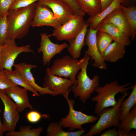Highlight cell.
Masks as SVG:
<instances>
[{
	"mask_svg": "<svg viewBox=\"0 0 136 136\" xmlns=\"http://www.w3.org/2000/svg\"><path fill=\"white\" fill-rule=\"evenodd\" d=\"M1 112V110L0 108V113ZM6 130L4 127L2 123L1 122L0 118V136H3L4 133L6 131Z\"/></svg>",
	"mask_w": 136,
	"mask_h": 136,
	"instance_id": "obj_38",
	"label": "cell"
},
{
	"mask_svg": "<svg viewBox=\"0 0 136 136\" xmlns=\"http://www.w3.org/2000/svg\"><path fill=\"white\" fill-rule=\"evenodd\" d=\"M81 69L80 60L66 55L61 58L54 60L49 70L54 75L69 78L73 82L74 85H75L77 84L76 76Z\"/></svg>",
	"mask_w": 136,
	"mask_h": 136,
	"instance_id": "obj_6",
	"label": "cell"
},
{
	"mask_svg": "<svg viewBox=\"0 0 136 136\" xmlns=\"http://www.w3.org/2000/svg\"><path fill=\"white\" fill-rule=\"evenodd\" d=\"M42 0H15L10 9H16L28 6L36 2Z\"/></svg>",
	"mask_w": 136,
	"mask_h": 136,
	"instance_id": "obj_34",
	"label": "cell"
},
{
	"mask_svg": "<svg viewBox=\"0 0 136 136\" xmlns=\"http://www.w3.org/2000/svg\"><path fill=\"white\" fill-rule=\"evenodd\" d=\"M15 0H0V17L8 13Z\"/></svg>",
	"mask_w": 136,
	"mask_h": 136,
	"instance_id": "obj_33",
	"label": "cell"
},
{
	"mask_svg": "<svg viewBox=\"0 0 136 136\" xmlns=\"http://www.w3.org/2000/svg\"><path fill=\"white\" fill-rule=\"evenodd\" d=\"M101 5L100 12L107 8L111 3L113 0H100Z\"/></svg>",
	"mask_w": 136,
	"mask_h": 136,
	"instance_id": "obj_37",
	"label": "cell"
},
{
	"mask_svg": "<svg viewBox=\"0 0 136 136\" xmlns=\"http://www.w3.org/2000/svg\"><path fill=\"white\" fill-rule=\"evenodd\" d=\"M30 125L21 126L19 130L8 132L5 135L7 136H39L43 130V128H31Z\"/></svg>",
	"mask_w": 136,
	"mask_h": 136,
	"instance_id": "obj_29",
	"label": "cell"
},
{
	"mask_svg": "<svg viewBox=\"0 0 136 136\" xmlns=\"http://www.w3.org/2000/svg\"><path fill=\"white\" fill-rule=\"evenodd\" d=\"M121 121L117 130L118 136H135V131L131 130L136 129V105Z\"/></svg>",
	"mask_w": 136,
	"mask_h": 136,
	"instance_id": "obj_18",
	"label": "cell"
},
{
	"mask_svg": "<svg viewBox=\"0 0 136 136\" xmlns=\"http://www.w3.org/2000/svg\"><path fill=\"white\" fill-rule=\"evenodd\" d=\"M0 99L4 105L2 124L8 132L15 130L20 118L19 112L15 103L4 92L0 90Z\"/></svg>",
	"mask_w": 136,
	"mask_h": 136,
	"instance_id": "obj_9",
	"label": "cell"
},
{
	"mask_svg": "<svg viewBox=\"0 0 136 136\" xmlns=\"http://www.w3.org/2000/svg\"><path fill=\"white\" fill-rule=\"evenodd\" d=\"M97 45L101 56L107 47L113 41L111 36L107 33L98 30L96 34Z\"/></svg>",
	"mask_w": 136,
	"mask_h": 136,
	"instance_id": "obj_28",
	"label": "cell"
},
{
	"mask_svg": "<svg viewBox=\"0 0 136 136\" xmlns=\"http://www.w3.org/2000/svg\"><path fill=\"white\" fill-rule=\"evenodd\" d=\"M46 72L43 87L54 91L58 95H63L70 92L71 90L70 87L74 84L72 80L53 75L50 72L48 67Z\"/></svg>",
	"mask_w": 136,
	"mask_h": 136,
	"instance_id": "obj_11",
	"label": "cell"
},
{
	"mask_svg": "<svg viewBox=\"0 0 136 136\" xmlns=\"http://www.w3.org/2000/svg\"><path fill=\"white\" fill-rule=\"evenodd\" d=\"M90 56L85 55L80 60L81 71L76 75L77 84L71 88L75 97H79L83 103L86 102L95 89L99 86L100 78L96 75L91 79L88 76L87 68Z\"/></svg>",
	"mask_w": 136,
	"mask_h": 136,
	"instance_id": "obj_3",
	"label": "cell"
},
{
	"mask_svg": "<svg viewBox=\"0 0 136 136\" xmlns=\"http://www.w3.org/2000/svg\"><path fill=\"white\" fill-rule=\"evenodd\" d=\"M125 0H113L105 10L95 15L90 16L86 22L89 24V27L93 29H97L100 23L107 15L116 9L121 7V4Z\"/></svg>",
	"mask_w": 136,
	"mask_h": 136,
	"instance_id": "obj_22",
	"label": "cell"
},
{
	"mask_svg": "<svg viewBox=\"0 0 136 136\" xmlns=\"http://www.w3.org/2000/svg\"><path fill=\"white\" fill-rule=\"evenodd\" d=\"M42 116L41 114L35 111H31L27 113L26 115L28 121L32 123L38 122L41 119Z\"/></svg>",
	"mask_w": 136,
	"mask_h": 136,
	"instance_id": "obj_35",
	"label": "cell"
},
{
	"mask_svg": "<svg viewBox=\"0 0 136 136\" xmlns=\"http://www.w3.org/2000/svg\"><path fill=\"white\" fill-rule=\"evenodd\" d=\"M81 8L89 16L100 13L101 9L100 0H77Z\"/></svg>",
	"mask_w": 136,
	"mask_h": 136,
	"instance_id": "obj_25",
	"label": "cell"
},
{
	"mask_svg": "<svg viewBox=\"0 0 136 136\" xmlns=\"http://www.w3.org/2000/svg\"><path fill=\"white\" fill-rule=\"evenodd\" d=\"M129 93L128 92H124L122 96L118 98L117 103L115 106L104 109L99 116V118L96 123L92 125L87 133L82 135H96L100 134L102 131L112 126L118 127L120 122V104Z\"/></svg>",
	"mask_w": 136,
	"mask_h": 136,
	"instance_id": "obj_4",
	"label": "cell"
},
{
	"mask_svg": "<svg viewBox=\"0 0 136 136\" xmlns=\"http://www.w3.org/2000/svg\"><path fill=\"white\" fill-rule=\"evenodd\" d=\"M37 3L46 5L51 9L55 18L61 25L74 15L70 8L61 0H42Z\"/></svg>",
	"mask_w": 136,
	"mask_h": 136,
	"instance_id": "obj_15",
	"label": "cell"
},
{
	"mask_svg": "<svg viewBox=\"0 0 136 136\" xmlns=\"http://www.w3.org/2000/svg\"><path fill=\"white\" fill-rule=\"evenodd\" d=\"M4 71L9 79L14 84L25 88L32 92L35 95L38 97L40 96L38 93L35 91L27 84L21 74L18 70L15 69L14 70H4Z\"/></svg>",
	"mask_w": 136,
	"mask_h": 136,
	"instance_id": "obj_24",
	"label": "cell"
},
{
	"mask_svg": "<svg viewBox=\"0 0 136 136\" xmlns=\"http://www.w3.org/2000/svg\"><path fill=\"white\" fill-rule=\"evenodd\" d=\"M61 25L55 18L50 8L46 5L36 3L35 13L32 27L47 26L55 28Z\"/></svg>",
	"mask_w": 136,
	"mask_h": 136,
	"instance_id": "obj_13",
	"label": "cell"
},
{
	"mask_svg": "<svg viewBox=\"0 0 136 136\" xmlns=\"http://www.w3.org/2000/svg\"><path fill=\"white\" fill-rule=\"evenodd\" d=\"M108 23L114 25L124 34L130 38L131 31L121 6L115 9L107 15L99 24Z\"/></svg>",
	"mask_w": 136,
	"mask_h": 136,
	"instance_id": "obj_16",
	"label": "cell"
},
{
	"mask_svg": "<svg viewBox=\"0 0 136 136\" xmlns=\"http://www.w3.org/2000/svg\"><path fill=\"white\" fill-rule=\"evenodd\" d=\"M89 25V23L86 22L81 30L69 45L68 51L74 58L77 59L80 56L81 50L85 45V38Z\"/></svg>",
	"mask_w": 136,
	"mask_h": 136,
	"instance_id": "obj_21",
	"label": "cell"
},
{
	"mask_svg": "<svg viewBox=\"0 0 136 136\" xmlns=\"http://www.w3.org/2000/svg\"><path fill=\"white\" fill-rule=\"evenodd\" d=\"M59 123L53 122L48 125L46 136H80L86 131L84 129L76 131H66Z\"/></svg>",
	"mask_w": 136,
	"mask_h": 136,
	"instance_id": "obj_23",
	"label": "cell"
},
{
	"mask_svg": "<svg viewBox=\"0 0 136 136\" xmlns=\"http://www.w3.org/2000/svg\"><path fill=\"white\" fill-rule=\"evenodd\" d=\"M97 29H93L90 27L88 29L85 38V45L88 49L85 51V55H88L90 59L94 61L93 65L95 67L102 69H106L107 65L103 60L97 48L96 34Z\"/></svg>",
	"mask_w": 136,
	"mask_h": 136,
	"instance_id": "obj_14",
	"label": "cell"
},
{
	"mask_svg": "<svg viewBox=\"0 0 136 136\" xmlns=\"http://www.w3.org/2000/svg\"><path fill=\"white\" fill-rule=\"evenodd\" d=\"M121 7L123 9L129 23L131 31L130 38L133 41L136 35V7L133 6L126 7L122 5Z\"/></svg>",
	"mask_w": 136,
	"mask_h": 136,
	"instance_id": "obj_27",
	"label": "cell"
},
{
	"mask_svg": "<svg viewBox=\"0 0 136 136\" xmlns=\"http://www.w3.org/2000/svg\"><path fill=\"white\" fill-rule=\"evenodd\" d=\"M13 66L21 73L29 86L35 91L39 93L40 95L48 94L53 96L58 95L55 92L48 88L41 87L36 83L31 70L32 69L37 67V65L36 64L22 62L14 64Z\"/></svg>",
	"mask_w": 136,
	"mask_h": 136,
	"instance_id": "obj_12",
	"label": "cell"
},
{
	"mask_svg": "<svg viewBox=\"0 0 136 136\" xmlns=\"http://www.w3.org/2000/svg\"><path fill=\"white\" fill-rule=\"evenodd\" d=\"M97 29L109 34L113 41L125 46L129 45L131 43L130 38L124 34L119 28L111 23L100 24Z\"/></svg>",
	"mask_w": 136,
	"mask_h": 136,
	"instance_id": "obj_19",
	"label": "cell"
},
{
	"mask_svg": "<svg viewBox=\"0 0 136 136\" xmlns=\"http://www.w3.org/2000/svg\"><path fill=\"white\" fill-rule=\"evenodd\" d=\"M40 36V46L37 49V52L38 53L41 52L42 53L44 65H49L53 57L56 54H60L62 51L67 48L69 45L65 42L60 44L53 43L46 33H41Z\"/></svg>",
	"mask_w": 136,
	"mask_h": 136,
	"instance_id": "obj_10",
	"label": "cell"
},
{
	"mask_svg": "<svg viewBox=\"0 0 136 136\" xmlns=\"http://www.w3.org/2000/svg\"><path fill=\"white\" fill-rule=\"evenodd\" d=\"M69 94L68 93L63 95L66 99L69 107L68 114L65 117L61 118L59 122L63 128H68L69 131H71L76 129H83L82 125L84 124L96 122L98 119V116L88 115L74 109L75 101L69 98Z\"/></svg>",
	"mask_w": 136,
	"mask_h": 136,
	"instance_id": "obj_5",
	"label": "cell"
},
{
	"mask_svg": "<svg viewBox=\"0 0 136 136\" xmlns=\"http://www.w3.org/2000/svg\"><path fill=\"white\" fill-rule=\"evenodd\" d=\"M131 82L120 85L116 80H114L104 85L96 88L95 91L97 94L91 98L93 101L96 102L94 111L99 116L103 110L108 107L115 106L117 103L115 99L116 95L119 93L123 94L132 89V86H128Z\"/></svg>",
	"mask_w": 136,
	"mask_h": 136,
	"instance_id": "obj_2",
	"label": "cell"
},
{
	"mask_svg": "<svg viewBox=\"0 0 136 136\" xmlns=\"http://www.w3.org/2000/svg\"><path fill=\"white\" fill-rule=\"evenodd\" d=\"M4 90L15 103L19 112H23L27 108L33 109L29 101L28 90L25 88L16 85L7 88Z\"/></svg>",
	"mask_w": 136,
	"mask_h": 136,
	"instance_id": "obj_17",
	"label": "cell"
},
{
	"mask_svg": "<svg viewBox=\"0 0 136 136\" xmlns=\"http://www.w3.org/2000/svg\"><path fill=\"white\" fill-rule=\"evenodd\" d=\"M8 12L0 17V45L4 44L7 40L9 24L7 19Z\"/></svg>",
	"mask_w": 136,
	"mask_h": 136,
	"instance_id": "obj_30",
	"label": "cell"
},
{
	"mask_svg": "<svg viewBox=\"0 0 136 136\" xmlns=\"http://www.w3.org/2000/svg\"><path fill=\"white\" fill-rule=\"evenodd\" d=\"M132 90L129 97L121 103L120 109L121 115L120 121L130 111L131 109L136 105V84L132 86Z\"/></svg>",
	"mask_w": 136,
	"mask_h": 136,
	"instance_id": "obj_26",
	"label": "cell"
},
{
	"mask_svg": "<svg viewBox=\"0 0 136 136\" xmlns=\"http://www.w3.org/2000/svg\"><path fill=\"white\" fill-rule=\"evenodd\" d=\"M1 46L0 45V70H1Z\"/></svg>",
	"mask_w": 136,
	"mask_h": 136,
	"instance_id": "obj_39",
	"label": "cell"
},
{
	"mask_svg": "<svg viewBox=\"0 0 136 136\" xmlns=\"http://www.w3.org/2000/svg\"><path fill=\"white\" fill-rule=\"evenodd\" d=\"M15 40L13 39H7L4 44L1 45V70H12L15 60L21 53H34L30 45L18 46Z\"/></svg>",
	"mask_w": 136,
	"mask_h": 136,
	"instance_id": "obj_7",
	"label": "cell"
},
{
	"mask_svg": "<svg viewBox=\"0 0 136 136\" xmlns=\"http://www.w3.org/2000/svg\"><path fill=\"white\" fill-rule=\"evenodd\" d=\"M69 6L74 15L83 17L86 13L81 8L77 0H61Z\"/></svg>",
	"mask_w": 136,
	"mask_h": 136,
	"instance_id": "obj_31",
	"label": "cell"
},
{
	"mask_svg": "<svg viewBox=\"0 0 136 136\" xmlns=\"http://www.w3.org/2000/svg\"><path fill=\"white\" fill-rule=\"evenodd\" d=\"M100 136H118L117 129L115 127L109 129L104 132Z\"/></svg>",
	"mask_w": 136,
	"mask_h": 136,
	"instance_id": "obj_36",
	"label": "cell"
},
{
	"mask_svg": "<svg viewBox=\"0 0 136 136\" xmlns=\"http://www.w3.org/2000/svg\"><path fill=\"white\" fill-rule=\"evenodd\" d=\"M17 85L13 83L5 73L4 70H0V90L4 89Z\"/></svg>",
	"mask_w": 136,
	"mask_h": 136,
	"instance_id": "obj_32",
	"label": "cell"
},
{
	"mask_svg": "<svg viewBox=\"0 0 136 136\" xmlns=\"http://www.w3.org/2000/svg\"><path fill=\"white\" fill-rule=\"evenodd\" d=\"M83 17L74 15L71 19L53 31L51 35L59 41L70 43L81 30L86 23Z\"/></svg>",
	"mask_w": 136,
	"mask_h": 136,
	"instance_id": "obj_8",
	"label": "cell"
},
{
	"mask_svg": "<svg viewBox=\"0 0 136 136\" xmlns=\"http://www.w3.org/2000/svg\"><path fill=\"white\" fill-rule=\"evenodd\" d=\"M36 3L24 8L9 9L7 39H21L27 36L31 26L35 13Z\"/></svg>",
	"mask_w": 136,
	"mask_h": 136,
	"instance_id": "obj_1",
	"label": "cell"
},
{
	"mask_svg": "<svg viewBox=\"0 0 136 136\" xmlns=\"http://www.w3.org/2000/svg\"><path fill=\"white\" fill-rule=\"evenodd\" d=\"M125 46L114 41L106 48L101 56L105 61L116 63L122 58L126 52Z\"/></svg>",
	"mask_w": 136,
	"mask_h": 136,
	"instance_id": "obj_20",
	"label": "cell"
}]
</instances>
